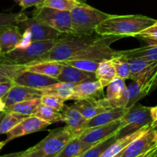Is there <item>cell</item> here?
I'll return each instance as SVG.
<instances>
[{
    "mask_svg": "<svg viewBox=\"0 0 157 157\" xmlns=\"http://www.w3.org/2000/svg\"><path fill=\"white\" fill-rule=\"evenodd\" d=\"M157 22V20L139 15H112L102 21L95 33L104 36L135 37L139 32Z\"/></svg>",
    "mask_w": 157,
    "mask_h": 157,
    "instance_id": "cell-1",
    "label": "cell"
},
{
    "mask_svg": "<svg viewBox=\"0 0 157 157\" xmlns=\"http://www.w3.org/2000/svg\"><path fill=\"white\" fill-rule=\"evenodd\" d=\"M49 132L47 136L27 150L5 155L4 156L58 157L69 140L78 135L68 126Z\"/></svg>",
    "mask_w": 157,
    "mask_h": 157,
    "instance_id": "cell-2",
    "label": "cell"
},
{
    "mask_svg": "<svg viewBox=\"0 0 157 157\" xmlns=\"http://www.w3.org/2000/svg\"><path fill=\"white\" fill-rule=\"evenodd\" d=\"M103 36L96 33L92 35L64 34L57 38L44 61H63L72 59L77 53L92 45Z\"/></svg>",
    "mask_w": 157,
    "mask_h": 157,
    "instance_id": "cell-3",
    "label": "cell"
},
{
    "mask_svg": "<svg viewBox=\"0 0 157 157\" xmlns=\"http://www.w3.org/2000/svg\"><path fill=\"white\" fill-rule=\"evenodd\" d=\"M126 87V108H129L153 91L157 87V61L132 78Z\"/></svg>",
    "mask_w": 157,
    "mask_h": 157,
    "instance_id": "cell-4",
    "label": "cell"
},
{
    "mask_svg": "<svg viewBox=\"0 0 157 157\" xmlns=\"http://www.w3.org/2000/svg\"><path fill=\"white\" fill-rule=\"evenodd\" d=\"M72 21V34L92 35L95 33L97 26L110 16L89 5L82 4L70 12Z\"/></svg>",
    "mask_w": 157,
    "mask_h": 157,
    "instance_id": "cell-5",
    "label": "cell"
},
{
    "mask_svg": "<svg viewBox=\"0 0 157 157\" xmlns=\"http://www.w3.org/2000/svg\"><path fill=\"white\" fill-rule=\"evenodd\" d=\"M56 39L32 41L23 48H14L3 54L2 58L9 62L18 64H33L44 61Z\"/></svg>",
    "mask_w": 157,
    "mask_h": 157,
    "instance_id": "cell-6",
    "label": "cell"
},
{
    "mask_svg": "<svg viewBox=\"0 0 157 157\" xmlns=\"http://www.w3.org/2000/svg\"><path fill=\"white\" fill-rule=\"evenodd\" d=\"M120 128L115 135L116 139L151 124L152 122L151 107L136 103L128 109L126 113L120 118Z\"/></svg>",
    "mask_w": 157,
    "mask_h": 157,
    "instance_id": "cell-7",
    "label": "cell"
},
{
    "mask_svg": "<svg viewBox=\"0 0 157 157\" xmlns=\"http://www.w3.org/2000/svg\"><path fill=\"white\" fill-rule=\"evenodd\" d=\"M32 17L62 34H72V21L70 12L58 10L42 6H35Z\"/></svg>",
    "mask_w": 157,
    "mask_h": 157,
    "instance_id": "cell-8",
    "label": "cell"
},
{
    "mask_svg": "<svg viewBox=\"0 0 157 157\" xmlns=\"http://www.w3.org/2000/svg\"><path fill=\"white\" fill-rule=\"evenodd\" d=\"M153 156H157V133L151 125L118 156V157Z\"/></svg>",
    "mask_w": 157,
    "mask_h": 157,
    "instance_id": "cell-9",
    "label": "cell"
},
{
    "mask_svg": "<svg viewBox=\"0 0 157 157\" xmlns=\"http://www.w3.org/2000/svg\"><path fill=\"white\" fill-rule=\"evenodd\" d=\"M16 25L22 32L29 31L32 41L57 39L64 35L33 17L29 18L26 14L17 21Z\"/></svg>",
    "mask_w": 157,
    "mask_h": 157,
    "instance_id": "cell-10",
    "label": "cell"
},
{
    "mask_svg": "<svg viewBox=\"0 0 157 157\" xmlns=\"http://www.w3.org/2000/svg\"><path fill=\"white\" fill-rule=\"evenodd\" d=\"M120 119L105 125L97 126L83 130L78 135L79 139L94 146L116 135L120 128Z\"/></svg>",
    "mask_w": 157,
    "mask_h": 157,
    "instance_id": "cell-11",
    "label": "cell"
},
{
    "mask_svg": "<svg viewBox=\"0 0 157 157\" xmlns=\"http://www.w3.org/2000/svg\"><path fill=\"white\" fill-rule=\"evenodd\" d=\"M71 106L78 110L88 121L96 115L114 107L106 98H93L75 101V102Z\"/></svg>",
    "mask_w": 157,
    "mask_h": 157,
    "instance_id": "cell-12",
    "label": "cell"
},
{
    "mask_svg": "<svg viewBox=\"0 0 157 157\" xmlns=\"http://www.w3.org/2000/svg\"><path fill=\"white\" fill-rule=\"evenodd\" d=\"M50 124V123L39 119L35 116H29L18 123L14 128L6 133L7 134L6 141L9 142L15 138L40 131Z\"/></svg>",
    "mask_w": 157,
    "mask_h": 157,
    "instance_id": "cell-13",
    "label": "cell"
},
{
    "mask_svg": "<svg viewBox=\"0 0 157 157\" xmlns=\"http://www.w3.org/2000/svg\"><path fill=\"white\" fill-rule=\"evenodd\" d=\"M104 87L98 80L81 83L74 85L69 101H80L88 98H104Z\"/></svg>",
    "mask_w": 157,
    "mask_h": 157,
    "instance_id": "cell-14",
    "label": "cell"
},
{
    "mask_svg": "<svg viewBox=\"0 0 157 157\" xmlns=\"http://www.w3.org/2000/svg\"><path fill=\"white\" fill-rule=\"evenodd\" d=\"M42 95V91L39 88H33L15 84L3 97L2 100L6 106H9L21 101L40 98Z\"/></svg>",
    "mask_w": 157,
    "mask_h": 157,
    "instance_id": "cell-15",
    "label": "cell"
},
{
    "mask_svg": "<svg viewBox=\"0 0 157 157\" xmlns=\"http://www.w3.org/2000/svg\"><path fill=\"white\" fill-rule=\"evenodd\" d=\"M13 81L16 84L33 88H42L58 82L55 78L26 70L15 78Z\"/></svg>",
    "mask_w": 157,
    "mask_h": 157,
    "instance_id": "cell-16",
    "label": "cell"
},
{
    "mask_svg": "<svg viewBox=\"0 0 157 157\" xmlns=\"http://www.w3.org/2000/svg\"><path fill=\"white\" fill-rule=\"evenodd\" d=\"M56 79L59 82L71 83L74 85L86 81L97 80L95 78V72L86 71L66 64H63L61 73L57 77Z\"/></svg>",
    "mask_w": 157,
    "mask_h": 157,
    "instance_id": "cell-17",
    "label": "cell"
},
{
    "mask_svg": "<svg viewBox=\"0 0 157 157\" xmlns=\"http://www.w3.org/2000/svg\"><path fill=\"white\" fill-rule=\"evenodd\" d=\"M22 37V32L16 24L0 27V47L3 54L15 48Z\"/></svg>",
    "mask_w": 157,
    "mask_h": 157,
    "instance_id": "cell-18",
    "label": "cell"
},
{
    "mask_svg": "<svg viewBox=\"0 0 157 157\" xmlns=\"http://www.w3.org/2000/svg\"><path fill=\"white\" fill-rule=\"evenodd\" d=\"M126 82L124 79L115 78L107 86L106 97L112 107L126 108Z\"/></svg>",
    "mask_w": 157,
    "mask_h": 157,
    "instance_id": "cell-19",
    "label": "cell"
},
{
    "mask_svg": "<svg viewBox=\"0 0 157 157\" xmlns=\"http://www.w3.org/2000/svg\"><path fill=\"white\" fill-rule=\"evenodd\" d=\"M62 121L66 123V126L70 127L76 133L79 134L85 130L88 120L81 113L72 106L65 104L61 110Z\"/></svg>",
    "mask_w": 157,
    "mask_h": 157,
    "instance_id": "cell-20",
    "label": "cell"
},
{
    "mask_svg": "<svg viewBox=\"0 0 157 157\" xmlns=\"http://www.w3.org/2000/svg\"><path fill=\"white\" fill-rule=\"evenodd\" d=\"M150 125L151 124L145 126L136 131L132 132L116 139L115 142L102 154L101 157H118L119 153H121L132 141L135 140L138 136L144 133Z\"/></svg>",
    "mask_w": 157,
    "mask_h": 157,
    "instance_id": "cell-21",
    "label": "cell"
},
{
    "mask_svg": "<svg viewBox=\"0 0 157 157\" xmlns=\"http://www.w3.org/2000/svg\"><path fill=\"white\" fill-rule=\"evenodd\" d=\"M129 108H121V107H113L110 110H106L94 117L91 118L86 123L85 130L97 127V126L105 125L111 122L120 119L126 113Z\"/></svg>",
    "mask_w": 157,
    "mask_h": 157,
    "instance_id": "cell-22",
    "label": "cell"
},
{
    "mask_svg": "<svg viewBox=\"0 0 157 157\" xmlns=\"http://www.w3.org/2000/svg\"><path fill=\"white\" fill-rule=\"evenodd\" d=\"M63 64L60 61H42L26 65V71L56 78L61 73Z\"/></svg>",
    "mask_w": 157,
    "mask_h": 157,
    "instance_id": "cell-23",
    "label": "cell"
},
{
    "mask_svg": "<svg viewBox=\"0 0 157 157\" xmlns=\"http://www.w3.org/2000/svg\"><path fill=\"white\" fill-rule=\"evenodd\" d=\"M92 147L79 139L78 136H75L68 143L58 157H80L83 153L87 151Z\"/></svg>",
    "mask_w": 157,
    "mask_h": 157,
    "instance_id": "cell-24",
    "label": "cell"
},
{
    "mask_svg": "<svg viewBox=\"0 0 157 157\" xmlns=\"http://www.w3.org/2000/svg\"><path fill=\"white\" fill-rule=\"evenodd\" d=\"M119 55L126 58H138L148 61H157V44L126 51H119Z\"/></svg>",
    "mask_w": 157,
    "mask_h": 157,
    "instance_id": "cell-25",
    "label": "cell"
},
{
    "mask_svg": "<svg viewBox=\"0 0 157 157\" xmlns=\"http://www.w3.org/2000/svg\"><path fill=\"white\" fill-rule=\"evenodd\" d=\"M26 69V65L9 62L2 58L0 60V83L13 81Z\"/></svg>",
    "mask_w": 157,
    "mask_h": 157,
    "instance_id": "cell-26",
    "label": "cell"
},
{
    "mask_svg": "<svg viewBox=\"0 0 157 157\" xmlns=\"http://www.w3.org/2000/svg\"><path fill=\"white\" fill-rule=\"evenodd\" d=\"M95 78L103 87H107L115 78L116 74L111 60H106L99 63L95 71Z\"/></svg>",
    "mask_w": 157,
    "mask_h": 157,
    "instance_id": "cell-27",
    "label": "cell"
},
{
    "mask_svg": "<svg viewBox=\"0 0 157 157\" xmlns=\"http://www.w3.org/2000/svg\"><path fill=\"white\" fill-rule=\"evenodd\" d=\"M74 84L67 82H59L46 87L39 88L42 91L43 94H52L56 95L59 98H62L65 101H69Z\"/></svg>",
    "mask_w": 157,
    "mask_h": 157,
    "instance_id": "cell-28",
    "label": "cell"
},
{
    "mask_svg": "<svg viewBox=\"0 0 157 157\" xmlns=\"http://www.w3.org/2000/svg\"><path fill=\"white\" fill-rule=\"evenodd\" d=\"M40 103H41L40 98L21 101V102L15 103L11 105L6 106V111L14 112V113L26 115V116H32L35 108Z\"/></svg>",
    "mask_w": 157,
    "mask_h": 157,
    "instance_id": "cell-29",
    "label": "cell"
},
{
    "mask_svg": "<svg viewBox=\"0 0 157 157\" xmlns=\"http://www.w3.org/2000/svg\"><path fill=\"white\" fill-rule=\"evenodd\" d=\"M32 116L37 117L39 119L50 123L51 124L62 121L61 112L57 111V110L52 109V107H48L42 103H40L37 106Z\"/></svg>",
    "mask_w": 157,
    "mask_h": 157,
    "instance_id": "cell-30",
    "label": "cell"
},
{
    "mask_svg": "<svg viewBox=\"0 0 157 157\" xmlns=\"http://www.w3.org/2000/svg\"><path fill=\"white\" fill-rule=\"evenodd\" d=\"M26 115L14 113V112L6 111L2 120L0 122V135L6 134L9 130L15 127L18 123L26 118Z\"/></svg>",
    "mask_w": 157,
    "mask_h": 157,
    "instance_id": "cell-31",
    "label": "cell"
},
{
    "mask_svg": "<svg viewBox=\"0 0 157 157\" xmlns=\"http://www.w3.org/2000/svg\"><path fill=\"white\" fill-rule=\"evenodd\" d=\"M86 0H45L40 6L62 11L71 12L73 9L82 4H84Z\"/></svg>",
    "mask_w": 157,
    "mask_h": 157,
    "instance_id": "cell-32",
    "label": "cell"
},
{
    "mask_svg": "<svg viewBox=\"0 0 157 157\" xmlns=\"http://www.w3.org/2000/svg\"><path fill=\"white\" fill-rule=\"evenodd\" d=\"M121 56V55H119ZM123 57V59L128 63L129 66V68L131 71V78H132L135 75H138L140 72L146 70L149 67H150L152 64L155 63L156 61H148V60L143 59V58H126V57Z\"/></svg>",
    "mask_w": 157,
    "mask_h": 157,
    "instance_id": "cell-33",
    "label": "cell"
},
{
    "mask_svg": "<svg viewBox=\"0 0 157 157\" xmlns=\"http://www.w3.org/2000/svg\"><path fill=\"white\" fill-rule=\"evenodd\" d=\"M115 140L116 138H115V136H114L106 140L102 141V142L92 146L87 151L83 153L80 157H101L102 154L115 142Z\"/></svg>",
    "mask_w": 157,
    "mask_h": 157,
    "instance_id": "cell-34",
    "label": "cell"
},
{
    "mask_svg": "<svg viewBox=\"0 0 157 157\" xmlns=\"http://www.w3.org/2000/svg\"><path fill=\"white\" fill-rule=\"evenodd\" d=\"M115 70L116 78L122 79H129L131 78V71L128 63L123 59V57L116 56L110 59Z\"/></svg>",
    "mask_w": 157,
    "mask_h": 157,
    "instance_id": "cell-35",
    "label": "cell"
},
{
    "mask_svg": "<svg viewBox=\"0 0 157 157\" xmlns=\"http://www.w3.org/2000/svg\"><path fill=\"white\" fill-rule=\"evenodd\" d=\"M62 64H66V65L72 66V67H76L80 70L86 71L89 72H95L98 67L99 63L93 61H89V60L83 59H71L66 60V61H60Z\"/></svg>",
    "mask_w": 157,
    "mask_h": 157,
    "instance_id": "cell-36",
    "label": "cell"
},
{
    "mask_svg": "<svg viewBox=\"0 0 157 157\" xmlns=\"http://www.w3.org/2000/svg\"><path fill=\"white\" fill-rule=\"evenodd\" d=\"M40 101H41L42 104H45L48 107H52V109L57 110V111L61 112L63 107H64V102L66 101L63 100L62 98L56 96V95L43 94L40 98Z\"/></svg>",
    "mask_w": 157,
    "mask_h": 157,
    "instance_id": "cell-37",
    "label": "cell"
},
{
    "mask_svg": "<svg viewBox=\"0 0 157 157\" xmlns=\"http://www.w3.org/2000/svg\"><path fill=\"white\" fill-rule=\"evenodd\" d=\"M135 37L145 40L149 44H157V22L142 31Z\"/></svg>",
    "mask_w": 157,
    "mask_h": 157,
    "instance_id": "cell-38",
    "label": "cell"
},
{
    "mask_svg": "<svg viewBox=\"0 0 157 157\" xmlns=\"http://www.w3.org/2000/svg\"><path fill=\"white\" fill-rule=\"evenodd\" d=\"M24 13H0V26L7 25L16 24L17 21L23 16Z\"/></svg>",
    "mask_w": 157,
    "mask_h": 157,
    "instance_id": "cell-39",
    "label": "cell"
},
{
    "mask_svg": "<svg viewBox=\"0 0 157 157\" xmlns=\"http://www.w3.org/2000/svg\"><path fill=\"white\" fill-rule=\"evenodd\" d=\"M18 6H21L22 10L28 9L32 6H38L42 4L45 0H15Z\"/></svg>",
    "mask_w": 157,
    "mask_h": 157,
    "instance_id": "cell-40",
    "label": "cell"
},
{
    "mask_svg": "<svg viewBox=\"0 0 157 157\" xmlns=\"http://www.w3.org/2000/svg\"><path fill=\"white\" fill-rule=\"evenodd\" d=\"M151 115H152V121L157 119V105L155 107H151Z\"/></svg>",
    "mask_w": 157,
    "mask_h": 157,
    "instance_id": "cell-41",
    "label": "cell"
},
{
    "mask_svg": "<svg viewBox=\"0 0 157 157\" xmlns=\"http://www.w3.org/2000/svg\"><path fill=\"white\" fill-rule=\"evenodd\" d=\"M6 110V104L2 98H0V112H5Z\"/></svg>",
    "mask_w": 157,
    "mask_h": 157,
    "instance_id": "cell-42",
    "label": "cell"
},
{
    "mask_svg": "<svg viewBox=\"0 0 157 157\" xmlns=\"http://www.w3.org/2000/svg\"><path fill=\"white\" fill-rule=\"evenodd\" d=\"M151 127H152V128L155 130V133H157V119L151 123Z\"/></svg>",
    "mask_w": 157,
    "mask_h": 157,
    "instance_id": "cell-43",
    "label": "cell"
},
{
    "mask_svg": "<svg viewBox=\"0 0 157 157\" xmlns=\"http://www.w3.org/2000/svg\"><path fill=\"white\" fill-rule=\"evenodd\" d=\"M7 141L5 140V141H0V151L2 150V149L3 148V147H5V145H6V144H7Z\"/></svg>",
    "mask_w": 157,
    "mask_h": 157,
    "instance_id": "cell-44",
    "label": "cell"
},
{
    "mask_svg": "<svg viewBox=\"0 0 157 157\" xmlns=\"http://www.w3.org/2000/svg\"><path fill=\"white\" fill-rule=\"evenodd\" d=\"M5 113H6V111L5 112H0V122L2 121V120L3 117H4Z\"/></svg>",
    "mask_w": 157,
    "mask_h": 157,
    "instance_id": "cell-45",
    "label": "cell"
},
{
    "mask_svg": "<svg viewBox=\"0 0 157 157\" xmlns=\"http://www.w3.org/2000/svg\"><path fill=\"white\" fill-rule=\"evenodd\" d=\"M2 56V49H1V47H0V58Z\"/></svg>",
    "mask_w": 157,
    "mask_h": 157,
    "instance_id": "cell-46",
    "label": "cell"
},
{
    "mask_svg": "<svg viewBox=\"0 0 157 157\" xmlns=\"http://www.w3.org/2000/svg\"><path fill=\"white\" fill-rule=\"evenodd\" d=\"M1 58H2V57H1V58H0V60H1Z\"/></svg>",
    "mask_w": 157,
    "mask_h": 157,
    "instance_id": "cell-47",
    "label": "cell"
},
{
    "mask_svg": "<svg viewBox=\"0 0 157 157\" xmlns=\"http://www.w3.org/2000/svg\"><path fill=\"white\" fill-rule=\"evenodd\" d=\"M0 27H1V26H0Z\"/></svg>",
    "mask_w": 157,
    "mask_h": 157,
    "instance_id": "cell-48",
    "label": "cell"
}]
</instances>
